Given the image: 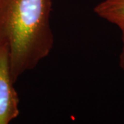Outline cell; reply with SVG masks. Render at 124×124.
<instances>
[{"label":"cell","instance_id":"2","mask_svg":"<svg viewBox=\"0 0 124 124\" xmlns=\"http://www.w3.org/2000/svg\"><path fill=\"white\" fill-rule=\"evenodd\" d=\"M11 75L8 50L0 46V124H8L19 115V98Z\"/></svg>","mask_w":124,"mask_h":124},{"label":"cell","instance_id":"3","mask_svg":"<svg viewBox=\"0 0 124 124\" xmlns=\"http://www.w3.org/2000/svg\"><path fill=\"white\" fill-rule=\"evenodd\" d=\"M99 17L124 29V0H103L94 8Z\"/></svg>","mask_w":124,"mask_h":124},{"label":"cell","instance_id":"1","mask_svg":"<svg viewBox=\"0 0 124 124\" xmlns=\"http://www.w3.org/2000/svg\"><path fill=\"white\" fill-rule=\"evenodd\" d=\"M52 8L53 0H0V46L8 50L15 84L53 48Z\"/></svg>","mask_w":124,"mask_h":124},{"label":"cell","instance_id":"4","mask_svg":"<svg viewBox=\"0 0 124 124\" xmlns=\"http://www.w3.org/2000/svg\"><path fill=\"white\" fill-rule=\"evenodd\" d=\"M121 31V39H122V49L119 55V66L124 70V29Z\"/></svg>","mask_w":124,"mask_h":124}]
</instances>
